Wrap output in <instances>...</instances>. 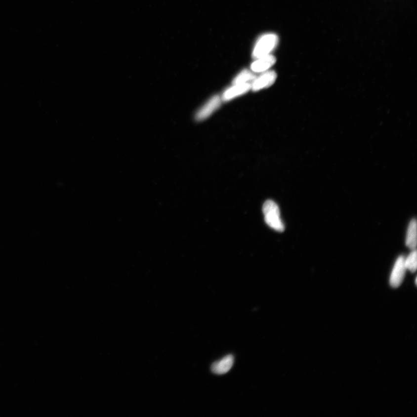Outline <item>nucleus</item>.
Here are the masks:
<instances>
[{"label": "nucleus", "instance_id": "nucleus-3", "mask_svg": "<svg viewBox=\"0 0 417 417\" xmlns=\"http://www.w3.org/2000/svg\"><path fill=\"white\" fill-rule=\"evenodd\" d=\"M405 257L401 255L396 261L390 277V285L393 288L400 287L404 280L406 270Z\"/></svg>", "mask_w": 417, "mask_h": 417}, {"label": "nucleus", "instance_id": "nucleus-6", "mask_svg": "<svg viewBox=\"0 0 417 417\" xmlns=\"http://www.w3.org/2000/svg\"><path fill=\"white\" fill-rule=\"evenodd\" d=\"M234 362V356L232 355L225 356L220 361L213 363L211 366V371L214 374L221 375L229 372L233 367Z\"/></svg>", "mask_w": 417, "mask_h": 417}, {"label": "nucleus", "instance_id": "nucleus-7", "mask_svg": "<svg viewBox=\"0 0 417 417\" xmlns=\"http://www.w3.org/2000/svg\"><path fill=\"white\" fill-rule=\"evenodd\" d=\"M251 89V84L250 83H244L240 84H236L233 87H231L229 89L225 90L222 96V100L224 102L229 101L233 99L235 97L243 95V94L247 93Z\"/></svg>", "mask_w": 417, "mask_h": 417}, {"label": "nucleus", "instance_id": "nucleus-10", "mask_svg": "<svg viewBox=\"0 0 417 417\" xmlns=\"http://www.w3.org/2000/svg\"><path fill=\"white\" fill-rule=\"evenodd\" d=\"M405 265L407 270H409L414 273L417 270V250H413L409 255V256L405 258Z\"/></svg>", "mask_w": 417, "mask_h": 417}, {"label": "nucleus", "instance_id": "nucleus-9", "mask_svg": "<svg viewBox=\"0 0 417 417\" xmlns=\"http://www.w3.org/2000/svg\"><path fill=\"white\" fill-rule=\"evenodd\" d=\"M406 245L410 250H416L417 247V221L413 219L409 225L407 231Z\"/></svg>", "mask_w": 417, "mask_h": 417}, {"label": "nucleus", "instance_id": "nucleus-1", "mask_svg": "<svg viewBox=\"0 0 417 417\" xmlns=\"http://www.w3.org/2000/svg\"><path fill=\"white\" fill-rule=\"evenodd\" d=\"M265 223L272 229L278 232H283L285 226L282 222L280 210L278 205L272 200L265 202L263 207Z\"/></svg>", "mask_w": 417, "mask_h": 417}, {"label": "nucleus", "instance_id": "nucleus-2", "mask_svg": "<svg viewBox=\"0 0 417 417\" xmlns=\"http://www.w3.org/2000/svg\"><path fill=\"white\" fill-rule=\"evenodd\" d=\"M278 42V38L275 35H265L259 40L255 46L253 52V56L255 59H258L261 57L269 55L273 50Z\"/></svg>", "mask_w": 417, "mask_h": 417}, {"label": "nucleus", "instance_id": "nucleus-12", "mask_svg": "<svg viewBox=\"0 0 417 417\" xmlns=\"http://www.w3.org/2000/svg\"><path fill=\"white\" fill-rule=\"evenodd\" d=\"M417 278H416V285H417Z\"/></svg>", "mask_w": 417, "mask_h": 417}, {"label": "nucleus", "instance_id": "nucleus-5", "mask_svg": "<svg viewBox=\"0 0 417 417\" xmlns=\"http://www.w3.org/2000/svg\"><path fill=\"white\" fill-rule=\"evenodd\" d=\"M277 77V74L275 72L265 73L258 78L254 80L253 83L251 84V89L253 91H257L263 88H268L275 83Z\"/></svg>", "mask_w": 417, "mask_h": 417}, {"label": "nucleus", "instance_id": "nucleus-11", "mask_svg": "<svg viewBox=\"0 0 417 417\" xmlns=\"http://www.w3.org/2000/svg\"><path fill=\"white\" fill-rule=\"evenodd\" d=\"M254 79L255 76L253 74L248 70H245L235 77L233 81V84L236 85V84L247 83L248 82Z\"/></svg>", "mask_w": 417, "mask_h": 417}, {"label": "nucleus", "instance_id": "nucleus-8", "mask_svg": "<svg viewBox=\"0 0 417 417\" xmlns=\"http://www.w3.org/2000/svg\"><path fill=\"white\" fill-rule=\"evenodd\" d=\"M275 62L276 58L274 56L267 55L257 59L256 61L252 63L251 69L254 72H263L270 69Z\"/></svg>", "mask_w": 417, "mask_h": 417}, {"label": "nucleus", "instance_id": "nucleus-4", "mask_svg": "<svg viewBox=\"0 0 417 417\" xmlns=\"http://www.w3.org/2000/svg\"><path fill=\"white\" fill-rule=\"evenodd\" d=\"M221 99L219 96L216 95L208 101V102L198 111L196 114V119L202 121L207 119L220 107Z\"/></svg>", "mask_w": 417, "mask_h": 417}]
</instances>
